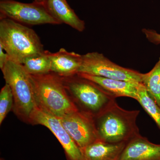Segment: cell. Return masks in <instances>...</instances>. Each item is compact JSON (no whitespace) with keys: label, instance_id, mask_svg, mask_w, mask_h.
Returning <instances> with one entry per match:
<instances>
[{"label":"cell","instance_id":"cell-1","mask_svg":"<svg viewBox=\"0 0 160 160\" xmlns=\"http://www.w3.org/2000/svg\"><path fill=\"white\" fill-rule=\"evenodd\" d=\"M140 112L123 109L113 100L94 117L99 139L108 143H127L140 135L137 124Z\"/></svg>","mask_w":160,"mask_h":160},{"label":"cell","instance_id":"cell-2","mask_svg":"<svg viewBox=\"0 0 160 160\" xmlns=\"http://www.w3.org/2000/svg\"><path fill=\"white\" fill-rule=\"evenodd\" d=\"M37 105L61 118L79 110L67 91L62 78L52 72L31 75Z\"/></svg>","mask_w":160,"mask_h":160},{"label":"cell","instance_id":"cell-3","mask_svg":"<svg viewBox=\"0 0 160 160\" xmlns=\"http://www.w3.org/2000/svg\"><path fill=\"white\" fill-rule=\"evenodd\" d=\"M0 45L10 59L22 64L29 57L45 51L33 29L9 18H0Z\"/></svg>","mask_w":160,"mask_h":160},{"label":"cell","instance_id":"cell-4","mask_svg":"<svg viewBox=\"0 0 160 160\" xmlns=\"http://www.w3.org/2000/svg\"><path fill=\"white\" fill-rule=\"evenodd\" d=\"M1 70L13 94L12 111L21 121L29 123L30 115L37 106L30 75L22 64L10 58Z\"/></svg>","mask_w":160,"mask_h":160},{"label":"cell","instance_id":"cell-5","mask_svg":"<svg viewBox=\"0 0 160 160\" xmlns=\"http://www.w3.org/2000/svg\"><path fill=\"white\" fill-rule=\"evenodd\" d=\"M62 78L67 91L78 109L93 117L116 99L96 83L78 73Z\"/></svg>","mask_w":160,"mask_h":160},{"label":"cell","instance_id":"cell-6","mask_svg":"<svg viewBox=\"0 0 160 160\" xmlns=\"http://www.w3.org/2000/svg\"><path fill=\"white\" fill-rule=\"evenodd\" d=\"M78 73L140 83H142V74L119 66L98 52L83 55L82 66Z\"/></svg>","mask_w":160,"mask_h":160},{"label":"cell","instance_id":"cell-7","mask_svg":"<svg viewBox=\"0 0 160 160\" xmlns=\"http://www.w3.org/2000/svg\"><path fill=\"white\" fill-rule=\"evenodd\" d=\"M0 16L22 24L61 25L46 9L45 5L33 2H21L15 0L0 1Z\"/></svg>","mask_w":160,"mask_h":160},{"label":"cell","instance_id":"cell-8","mask_svg":"<svg viewBox=\"0 0 160 160\" xmlns=\"http://www.w3.org/2000/svg\"><path fill=\"white\" fill-rule=\"evenodd\" d=\"M29 124L42 125L48 128L62 145L67 160H84L82 149L65 129L59 118L37 105L30 115Z\"/></svg>","mask_w":160,"mask_h":160},{"label":"cell","instance_id":"cell-9","mask_svg":"<svg viewBox=\"0 0 160 160\" xmlns=\"http://www.w3.org/2000/svg\"><path fill=\"white\" fill-rule=\"evenodd\" d=\"M69 135L82 149L99 139L92 116L78 110L59 118Z\"/></svg>","mask_w":160,"mask_h":160},{"label":"cell","instance_id":"cell-10","mask_svg":"<svg viewBox=\"0 0 160 160\" xmlns=\"http://www.w3.org/2000/svg\"><path fill=\"white\" fill-rule=\"evenodd\" d=\"M118 160H160V145L140 134L126 143Z\"/></svg>","mask_w":160,"mask_h":160},{"label":"cell","instance_id":"cell-11","mask_svg":"<svg viewBox=\"0 0 160 160\" xmlns=\"http://www.w3.org/2000/svg\"><path fill=\"white\" fill-rule=\"evenodd\" d=\"M81 76L96 83L112 97H128L138 99V87L140 83L132 82L107 78L84 73H78Z\"/></svg>","mask_w":160,"mask_h":160},{"label":"cell","instance_id":"cell-12","mask_svg":"<svg viewBox=\"0 0 160 160\" xmlns=\"http://www.w3.org/2000/svg\"><path fill=\"white\" fill-rule=\"evenodd\" d=\"M51 72L62 78L78 73L82 62V55L61 48L54 53L50 52Z\"/></svg>","mask_w":160,"mask_h":160},{"label":"cell","instance_id":"cell-13","mask_svg":"<svg viewBox=\"0 0 160 160\" xmlns=\"http://www.w3.org/2000/svg\"><path fill=\"white\" fill-rule=\"evenodd\" d=\"M46 9L61 24L64 23L79 32L85 29V23L76 14L66 0H46Z\"/></svg>","mask_w":160,"mask_h":160},{"label":"cell","instance_id":"cell-14","mask_svg":"<svg viewBox=\"0 0 160 160\" xmlns=\"http://www.w3.org/2000/svg\"><path fill=\"white\" fill-rule=\"evenodd\" d=\"M126 143H108L98 139L82 149L84 160H118Z\"/></svg>","mask_w":160,"mask_h":160},{"label":"cell","instance_id":"cell-15","mask_svg":"<svg viewBox=\"0 0 160 160\" xmlns=\"http://www.w3.org/2000/svg\"><path fill=\"white\" fill-rule=\"evenodd\" d=\"M50 52L45 50L42 53L26 59L22 65L29 75H36L51 72Z\"/></svg>","mask_w":160,"mask_h":160},{"label":"cell","instance_id":"cell-16","mask_svg":"<svg viewBox=\"0 0 160 160\" xmlns=\"http://www.w3.org/2000/svg\"><path fill=\"white\" fill-rule=\"evenodd\" d=\"M142 80L147 92L160 107V57L149 72L142 74Z\"/></svg>","mask_w":160,"mask_h":160},{"label":"cell","instance_id":"cell-17","mask_svg":"<svg viewBox=\"0 0 160 160\" xmlns=\"http://www.w3.org/2000/svg\"><path fill=\"white\" fill-rule=\"evenodd\" d=\"M138 96L137 101L153 120L160 130V107L150 97L142 83L138 87Z\"/></svg>","mask_w":160,"mask_h":160},{"label":"cell","instance_id":"cell-18","mask_svg":"<svg viewBox=\"0 0 160 160\" xmlns=\"http://www.w3.org/2000/svg\"><path fill=\"white\" fill-rule=\"evenodd\" d=\"M14 105L13 94L9 85L6 84L0 92V124L2 125Z\"/></svg>","mask_w":160,"mask_h":160},{"label":"cell","instance_id":"cell-19","mask_svg":"<svg viewBox=\"0 0 160 160\" xmlns=\"http://www.w3.org/2000/svg\"><path fill=\"white\" fill-rule=\"evenodd\" d=\"M142 32L149 42L155 45L160 44V33L151 29H143Z\"/></svg>","mask_w":160,"mask_h":160},{"label":"cell","instance_id":"cell-20","mask_svg":"<svg viewBox=\"0 0 160 160\" xmlns=\"http://www.w3.org/2000/svg\"><path fill=\"white\" fill-rule=\"evenodd\" d=\"M9 57L7 52L0 45V68L2 69L3 66L9 59Z\"/></svg>","mask_w":160,"mask_h":160},{"label":"cell","instance_id":"cell-21","mask_svg":"<svg viewBox=\"0 0 160 160\" xmlns=\"http://www.w3.org/2000/svg\"><path fill=\"white\" fill-rule=\"evenodd\" d=\"M34 2H36L40 3V4H43L45 5L46 2V0H34Z\"/></svg>","mask_w":160,"mask_h":160},{"label":"cell","instance_id":"cell-22","mask_svg":"<svg viewBox=\"0 0 160 160\" xmlns=\"http://www.w3.org/2000/svg\"><path fill=\"white\" fill-rule=\"evenodd\" d=\"M4 160V159H3L2 158H1V160Z\"/></svg>","mask_w":160,"mask_h":160}]
</instances>
